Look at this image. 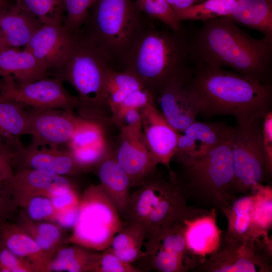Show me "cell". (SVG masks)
I'll list each match as a JSON object with an SVG mask.
<instances>
[{"label": "cell", "instance_id": "cell-39", "mask_svg": "<svg viewBox=\"0 0 272 272\" xmlns=\"http://www.w3.org/2000/svg\"><path fill=\"white\" fill-rule=\"evenodd\" d=\"M90 272H142L131 263L120 259L110 247L99 251L94 259Z\"/></svg>", "mask_w": 272, "mask_h": 272}, {"label": "cell", "instance_id": "cell-35", "mask_svg": "<svg viewBox=\"0 0 272 272\" xmlns=\"http://www.w3.org/2000/svg\"><path fill=\"white\" fill-rule=\"evenodd\" d=\"M42 24L63 23L62 0H17Z\"/></svg>", "mask_w": 272, "mask_h": 272}, {"label": "cell", "instance_id": "cell-6", "mask_svg": "<svg viewBox=\"0 0 272 272\" xmlns=\"http://www.w3.org/2000/svg\"><path fill=\"white\" fill-rule=\"evenodd\" d=\"M131 0H95L80 29L111 63L122 66L141 18Z\"/></svg>", "mask_w": 272, "mask_h": 272}, {"label": "cell", "instance_id": "cell-12", "mask_svg": "<svg viewBox=\"0 0 272 272\" xmlns=\"http://www.w3.org/2000/svg\"><path fill=\"white\" fill-rule=\"evenodd\" d=\"M120 130L116 142L112 144V153L128 175L131 186H140L158 172L145 140L142 122Z\"/></svg>", "mask_w": 272, "mask_h": 272}, {"label": "cell", "instance_id": "cell-28", "mask_svg": "<svg viewBox=\"0 0 272 272\" xmlns=\"http://www.w3.org/2000/svg\"><path fill=\"white\" fill-rule=\"evenodd\" d=\"M14 221L33 238L50 261L57 250L69 240L65 230L54 222L32 221L19 211Z\"/></svg>", "mask_w": 272, "mask_h": 272}, {"label": "cell", "instance_id": "cell-27", "mask_svg": "<svg viewBox=\"0 0 272 272\" xmlns=\"http://www.w3.org/2000/svg\"><path fill=\"white\" fill-rule=\"evenodd\" d=\"M227 17L272 39V0H237Z\"/></svg>", "mask_w": 272, "mask_h": 272}, {"label": "cell", "instance_id": "cell-32", "mask_svg": "<svg viewBox=\"0 0 272 272\" xmlns=\"http://www.w3.org/2000/svg\"><path fill=\"white\" fill-rule=\"evenodd\" d=\"M237 0H206L191 7L174 11L180 22L187 20L203 21L232 14Z\"/></svg>", "mask_w": 272, "mask_h": 272}, {"label": "cell", "instance_id": "cell-10", "mask_svg": "<svg viewBox=\"0 0 272 272\" xmlns=\"http://www.w3.org/2000/svg\"><path fill=\"white\" fill-rule=\"evenodd\" d=\"M272 241L268 235L243 240L221 237L211 255L192 271L271 272Z\"/></svg>", "mask_w": 272, "mask_h": 272}, {"label": "cell", "instance_id": "cell-42", "mask_svg": "<svg viewBox=\"0 0 272 272\" xmlns=\"http://www.w3.org/2000/svg\"><path fill=\"white\" fill-rule=\"evenodd\" d=\"M10 182L0 181V227L14 221L19 211L13 201Z\"/></svg>", "mask_w": 272, "mask_h": 272}, {"label": "cell", "instance_id": "cell-38", "mask_svg": "<svg viewBox=\"0 0 272 272\" xmlns=\"http://www.w3.org/2000/svg\"><path fill=\"white\" fill-rule=\"evenodd\" d=\"M19 212L27 219L34 222H54L56 215L50 198L43 195L30 198Z\"/></svg>", "mask_w": 272, "mask_h": 272}, {"label": "cell", "instance_id": "cell-41", "mask_svg": "<svg viewBox=\"0 0 272 272\" xmlns=\"http://www.w3.org/2000/svg\"><path fill=\"white\" fill-rule=\"evenodd\" d=\"M0 272H37L29 263L10 250L0 240Z\"/></svg>", "mask_w": 272, "mask_h": 272}, {"label": "cell", "instance_id": "cell-17", "mask_svg": "<svg viewBox=\"0 0 272 272\" xmlns=\"http://www.w3.org/2000/svg\"><path fill=\"white\" fill-rule=\"evenodd\" d=\"M234 129L222 123L194 121L180 133L172 160L180 163L206 154L232 133Z\"/></svg>", "mask_w": 272, "mask_h": 272}, {"label": "cell", "instance_id": "cell-31", "mask_svg": "<svg viewBox=\"0 0 272 272\" xmlns=\"http://www.w3.org/2000/svg\"><path fill=\"white\" fill-rule=\"evenodd\" d=\"M142 88H144L142 84L132 75L111 68L107 75L105 89L111 113L127 96Z\"/></svg>", "mask_w": 272, "mask_h": 272}, {"label": "cell", "instance_id": "cell-9", "mask_svg": "<svg viewBox=\"0 0 272 272\" xmlns=\"http://www.w3.org/2000/svg\"><path fill=\"white\" fill-rule=\"evenodd\" d=\"M262 119L234 127L232 155L236 197L250 193L252 187L263 184L266 176L271 174L272 163L263 145Z\"/></svg>", "mask_w": 272, "mask_h": 272}, {"label": "cell", "instance_id": "cell-5", "mask_svg": "<svg viewBox=\"0 0 272 272\" xmlns=\"http://www.w3.org/2000/svg\"><path fill=\"white\" fill-rule=\"evenodd\" d=\"M112 64L105 55L80 31L54 77L67 82L78 93L76 109L81 117L109 124L111 112L106 93V80Z\"/></svg>", "mask_w": 272, "mask_h": 272}, {"label": "cell", "instance_id": "cell-20", "mask_svg": "<svg viewBox=\"0 0 272 272\" xmlns=\"http://www.w3.org/2000/svg\"><path fill=\"white\" fill-rule=\"evenodd\" d=\"M173 185L158 172L151 177L130 195L124 221L126 224L139 223L146 227L151 214Z\"/></svg>", "mask_w": 272, "mask_h": 272}, {"label": "cell", "instance_id": "cell-14", "mask_svg": "<svg viewBox=\"0 0 272 272\" xmlns=\"http://www.w3.org/2000/svg\"><path fill=\"white\" fill-rule=\"evenodd\" d=\"M142 128L153 162L168 170L171 178L173 173L170 163L176 152L180 133L167 121L157 108L155 99L141 109Z\"/></svg>", "mask_w": 272, "mask_h": 272}, {"label": "cell", "instance_id": "cell-13", "mask_svg": "<svg viewBox=\"0 0 272 272\" xmlns=\"http://www.w3.org/2000/svg\"><path fill=\"white\" fill-rule=\"evenodd\" d=\"M27 147H66L82 118L74 112L59 109L31 108Z\"/></svg>", "mask_w": 272, "mask_h": 272}, {"label": "cell", "instance_id": "cell-22", "mask_svg": "<svg viewBox=\"0 0 272 272\" xmlns=\"http://www.w3.org/2000/svg\"><path fill=\"white\" fill-rule=\"evenodd\" d=\"M94 170L100 179V185L124 221L132 186L128 175L114 158L112 148Z\"/></svg>", "mask_w": 272, "mask_h": 272}, {"label": "cell", "instance_id": "cell-11", "mask_svg": "<svg viewBox=\"0 0 272 272\" xmlns=\"http://www.w3.org/2000/svg\"><path fill=\"white\" fill-rule=\"evenodd\" d=\"M0 92L31 108L59 109L74 112L78 98L70 94L63 82L53 77L18 83L11 77L0 79Z\"/></svg>", "mask_w": 272, "mask_h": 272}, {"label": "cell", "instance_id": "cell-36", "mask_svg": "<svg viewBox=\"0 0 272 272\" xmlns=\"http://www.w3.org/2000/svg\"><path fill=\"white\" fill-rule=\"evenodd\" d=\"M135 3L141 12L161 21L171 29L179 31L184 28L174 10L166 0H137Z\"/></svg>", "mask_w": 272, "mask_h": 272}, {"label": "cell", "instance_id": "cell-33", "mask_svg": "<svg viewBox=\"0 0 272 272\" xmlns=\"http://www.w3.org/2000/svg\"><path fill=\"white\" fill-rule=\"evenodd\" d=\"M107 125L82 118L66 147V149L72 150L110 143L107 138Z\"/></svg>", "mask_w": 272, "mask_h": 272}, {"label": "cell", "instance_id": "cell-25", "mask_svg": "<svg viewBox=\"0 0 272 272\" xmlns=\"http://www.w3.org/2000/svg\"><path fill=\"white\" fill-rule=\"evenodd\" d=\"M0 240L13 253L35 267L37 272H47L50 260L33 238L15 221L0 227Z\"/></svg>", "mask_w": 272, "mask_h": 272}, {"label": "cell", "instance_id": "cell-49", "mask_svg": "<svg viewBox=\"0 0 272 272\" xmlns=\"http://www.w3.org/2000/svg\"><path fill=\"white\" fill-rule=\"evenodd\" d=\"M9 6L7 1L4 0H0V9L5 8Z\"/></svg>", "mask_w": 272, "mask_h": 272}, {"label": "cell", "instance_id": "cell-29", "mask_svg": "<svg viewBox=\"0 0 272 272\" xmlns=\"http://www.w3.org/2000/svg\"><path fill=\"white\" fill-rule=\"evenodd\" d=\"M146 227L139 223H128L114 237L110 248L123 261L131 263L144 254Z\"/></svg>", "mask_w": 272, "mask_h": 272}, {"label": "cell", "instance_id": "cell-37", "mask_svg": "<svg viewBox=\"0 0 272 272\" xmlns=\"http://www.w3.org/2000/svg\"><path fill=\"white\" fill-rule=\"evenodd\" d=\"M95 0H62L63 25L71 34L79 33Z\"/></svg>", "mask_w": 272, "mask_h": 272}, {"label": "cell", "instance_id": "cell-3", "mask_svg": "<svg viewBox=\"0 0 272 272\" xmlns=\"http://www.w3.org/2000/svg\"><path fill=\"white\" fill-rule=\"evenodd\" d=\"M122 66L155 99L171 80L192 71L186 30L160 28L141 17Z\"/></svg>", "mask_w": 272, "mask_h": 272}, {"label": "cell", "instance_id": "cell-18", "mask_svg": "<svg viewBox=\"0 0 272 272\" xmlns=\"http://www.w3.org/2000/svg\"><path fill=\"white\" fill-rule=\"evenodd\" d=\"M13 168L15 171L42 170L65 176L87 173L67 149L51 147H24L15 159Z\"/></svg>", "mask_w": 272, "mask_h": 272}, {"label": "cell", "instance_id": "cell-8", "mask_svg": "<svg viewBox=\"0 0 272 272\" xmlns=\"http://www.w3.org/2000/svg\"><path fill=\"white\" fill-rule=\"evenodd\" d=\"M189 225L187 222H175L148 232L144 254L137 261L142 271H192L202 261L188 244Z\"/></svg>", "mask_w": 272, "mask_h": 272}, {"label": "cell", "instance_id": "cell-47", "mask_svg": "<svg viewBox=\"0 0 272 272\" xmlns=\"http://www.w3.org/2000/svg\"><path fill=\"white\" fill-rule=\"evenodd\" d=\"M141 122L142 117L140 110L132 108L126 110L115 125L120 129Z\"/></svg>", "mask_w": 272, "mask_h": 272}, {"label": "cell", "instance_id": "cell-46", "mask_svg": "<svg viewBox=\"0 0 272 272\" xmlns=\"http://www.w3.org/2000/svg\"><path fill=\"white\" fill-rule=\"evenodd\" d=\"M79 211L80 206L57 212L54 222L65 230L74 228L78 220Z\"/></svg>", "mask_w": 272, "mask_h": 272}, {"label": "cell", "instance_id": "cell-19", "mask_svg": "<svg viewBox=\"0 0 272 272\" xmlns=\"http://www.w3.org/2000/svg\"><path fill=\"white\" fill-rule=\"evenodd\" d=\"M191 74L182 75L171 80L156 97L161 113L180 133L195 121L198 115L185 87Z\"/></svg>", "mask_w": 272, "mask_h": 272}, {"label": "cell", "instance_id": "cell-23", "mask_svg": "<svg viewBox=\"0 0 272 272\" xmlns=\"http://www.w3.org/2000/svg\"><path fill=\"white\" fill-rule=\"evenodd\" d=\"M51 75L45 65L24 49L10 47L0 50L1 78L11 77L18 83H26Z\"/></svg>", "mask_w": 272, "mask_h": 272}, {"label": "cell", "instance_id": "cell-21", "mask_svg": "<svg viewBox=\"0 0 272 272\" xmlns=\"http://www.w3.org/2000/svg\"><path fill=\"white\" fill-rule=\"evenodd\" d=\"M42 25L18 1L0 9V30L9 47H24Z\"/></svg>", "mask_w": 272, "mask_h": 272}, {"label": "cell", "instance_id": "cell-34", "mask_svg": "<svg viewBox=\"0 0 272 272\" xmlns=\"http://www.w3.org/2000/svg\"><path fill=\"white\" fill-rule=\"evenodd\" d=\"M250 192L254 196V222L259 236L268 234L272 224V189L263 184L254 186Z\"/></svg>", "mask_w": 272, "mask_h": 272}, {"label": "cell", "instance_id": "cell-24", "mask_svg": "<svg viewBox=\"0 0 272 272\" xmlns=\"http://www.w3.org/2000/svg\"><path fill=\"white\" fill-rule=\"evenodd\" d=\"M27 106L0 92V140L15 152L24 148L22 136L29 134Z\"/></svg>", "mask_w": 272, "mask_h": 272}, {"label": "cell", "instance_id": "cell-26", "mask_svg": "<svg viewBox=\"0 0 272 272\" xmlns=\"http://www.w3.org/2000/svg\"><path fill=\"white\" fill-rule=\"evenodd\" d=\"M253 208L252 192L237 196L222 212L227 220V229L222 237L228 240L238 241L261 236L255 231Z\"/></svg>", "mask_w": 272, "mask_h": 272}, {"label": "cell", "instance_id": "cell-1", "mask_svg": "<svg viewBox=\"0 0 272 272\" xmlns=\"http://www.w3.org/2000/svg\"><path fill=\"white\" fill-rule=\"evenodd\" d=\"M202 22L186 30L191 64L228 69L242 76L270 83L272 39L253 38L227 17Z\"/></svg>", "mask_w": 272, "mask_h": 272}, {"label": "cell", "instance_id": "cell-43", "mask_svg": "<svg viewBox=\"0 0 272 272\" xmlns=\"http://www.w3.org/2000/svg\"><path fill=\"white\" fill-rule=\"evenodd\" d=\"M18 153L0 140V181L11 182L13 179V162Z\"/></svg>", "mask_w": 272, "mask_h": 272}, {"label": "cell", "instance_id": "cell-50", "mask_svg": "<svg viewBox=\"0 0 272 272\" xmlns=\"http://www.w3.org/2000/svg\"><path fill=\"white\" fill-rule=\"evenodd\" d=\"M4 1H7V0H4Z\"/></svg>", "mask_w": 272, "mask_h": 272}, {"label": "cell", "instance_id": "cell-2", "mask_svg": "<svg viewBox=\"0 0 272 272\" xmlns=\"http://www.w3.org/2000/svg\"><path fill=\"white\" fill-rule=\"evenodd\" d=\"M191 67L185 87L197 115H230L235 117L237 125L244 126L263 119L270 111V83L209 65Z\"/></svg>", "mask_w": 272, "mask_h": 272}, {"label": "cell", "instance_id": "cell-7", "mask_svg": "<svg viewBox=\"0 0 272 272\" xmlns=\"http://www.w3.org/2000/svg\"><path fill=\"white\" fill-rule=\"evenodd\" d=\"M126 223L100 184L92 185L81 197L80 211L69 241L101 251L110 247L115 236Z\"/></svg>", "mask_w": 272, "mask_h": 272}, {"label": "cell", "instance_id": "cell-45", "mask_svg": "<svg viewBox=\"0 0 272 272\" xmlns=\"http://www.w3.org/2000/svg\"><path fill=\"white\" fill-rule=\"evenodd\" d=\"M262 135L266 156L268 160L272 163V112L271 110L269 111L263 118Z\"/></svg>", "mask_w": 272, "mask_h": 272}, {"label": "cell", "instance_id": "cell-30", "mask_svg": "<svg viewBox=\"0 0 272 272\" xmlns=\"http://www.w3.org/2000/svg\"><path fill=\"white\" fill-rule=\"evenodd\" d=\"M99 252L77 244L63 245L49 262L47 272H90Z\"/></svg>", "mask_w": 272, "mask_h": 272}, {"label": "cell", "instance_id": "cell-16", "mask_svg": "<svg viewBox=\"0 0 272 272\" xmlns=\"http://www.w3.org/2000/svg\"><path fill=\"white\" fill-rule=\"evenodd\" d=\"M75 35L69 33L62 23L43 24L24 49L45 65L52 76L70 48Z\"/></svg>", "mask_w": 272, "mask_h": 272}, {"label": "cell", "instance_id": "cell-44", "mask_svg": "<svg viewBox=\"0 0 272 272\" xmlns=\"http://www.w3.org/2000/svg\"><path fill=\"white\" fill-rule=\"evenodd\" d=\"M56 213L79 207L81 198L79 197L75 189L67 193L50 197Z\"/></svg>", "mask_w": 272, "mask_h": 272}, {"label": "cell", "instance_id": "cell-4", "mask_svg": "<svg viewBox=\"0 0 272 272\" xmlns=\"http://www.w3.org/2000/svg\"><path fill=\"white\" fill-rule=\"evenodd\" d=\"M233 132L206 154L178 163V171H173L170 180L195 207L222 212L236 197L232 155Z\"/></svg>", "mask_w": 272, "mask_h": 272}, {"label": "cell", "instance_id": "cell-15", "mask_svg": "<svg viewBox=\"0 0 272 272\" xmlns=\"http://www.w3.org/2000/svg\"><path fill=\"white\" fill-rule=\"evenodd\" d=\"M10 184L13 201L19 210L33 196L50 198L74 189L72 182L65 176L42 170L16 171Z\"/></svg>", "mask_w": 272, "mask_h": 272}, {"label": "cell", "instance_id": "cell-40", "mask_svg": "<svg viewBox=\"0 0 272 272\" xmlns=\"http://www.w3.org/2000/svg\"><path fill=\"white\" fill-rule=\"evenodd\" d=\"M153 99H155L154 96L145 88L133 92L112 112V123L115 124L128 109L133 108L141 111Z\"/></svg>", "mask_w": 272, "mask_h": 272}, {"label": "cell", "instance_id": "cell-48", "mask_svg": "<svg viewBox=\"0 0 272 272\" xmlns=\"http://www.w3.org/2000/svg\"><path fill=\"white\" fill-rule=\"evenodd\" d=\"M7 48L10 47L8 46L3 37V34L0 30V50Z\"/></svg>", "mask_w": 272, "mask_h": 272}]
</instances>
